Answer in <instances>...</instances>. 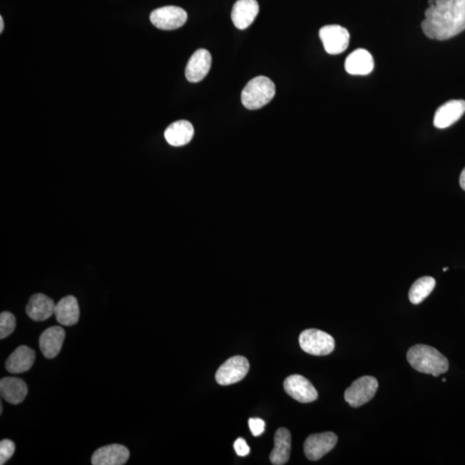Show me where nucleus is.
Segmentation results:
<instances>
[{
    "label": "nucleus",
    "instance_id": "14",
    "mask_svg": "<svg viewBox=\"0 0 465 465\" xmlns=\"http://www.w3.org/2000/svg\"><path fill=\"white\" fill-rule=\"evenodd\" d=\"M260 12L257 0H238L234 3L231 12V19L234 26L239 30L247 29Z\"/></svg>",
    "mask_w": 465,
    "mask_h": 465
},
{
    "label": "nucleus",
    "instance_id": "23",
    "mask_svg": "<svg viewBox=\"0 0 465 465\" xmlns=\"http://www.w3.org/2000/svg\"><path fill=\"white\" fill-rule=\"evenodd\" d=\"M435 285V279L428 276L417 279L409 290V301L412 304L422 303L433 292Z\"/></svg>",
    "mask_w": 465,
    "mask_h": 465
},
{
    "label": "nucleus",
    "instance_id": "4",
    "mask_svg": "<svg viewBox=\"0 0 465 465\" xmlns=\"http://www.w3.org/2000/svg\"><path fill=\"white\" fill-rule=\"evenodd\" d=\"M299 344L304 352L314 356L330 354L335 348L334 338L318 330L303 331L299 336Z\"/></svg>",
    "mask_w": 465,
    "mask_h": 465
},
{
    "label": "nucleus",
    "instance_id": "11",
    "mask_svg": "<svg viewBox=\"0 0 465 465\" xmlns=\"http://www.w3.org/2000/svg\"><path fill=\"white\" fill-rule=\"evenodd\" d=\"M465 101L463 99L450 100L442 104L436 111L433 124L437 129H446L453 125L464 116Z\"/></svg>",
    "mask_w": 465,
    "mask_h": 465
},
{
    "label": "nucleus",
    "instance_id": "3",
    "mask_svg": "<svg viewBox=\"0 0 465 465\" xmlns=\"http://www.w3.org/2000/svg\"><path fill=\"white\" fill-rule=\"evenodd\" d=\"M276 93L274 83L267 77L258 76L251 79L241 93V102L248 110H258L267 106Z\"/></svg>",
    "mask_w": 465,
    "mask_h": 465
},
{
    "label": "nucleus",
    "instance_id": "5",
    "mask_svg": "<svg viewBox=\"0 0 465 465\" xmlns=\"http://www.w3.org/2000/svg\"><path fill=\"white\" fill-rule=\"evenodd\" d=\"M379 389V382L375 377H359L345 391V400L352 408L363 406L372 399Z\"/></svg>",
    "mask_w": 465,
    "mask_h": 465
},
{
    "label": "nucleus",
    "instance_id": "24",
    "mask_svg": "<svg viewBox=\"0 0 465 465\" xmlns=\"http://www.w3.org/2000/svg\"><path fill=\"white\" fill-rule=\"evenodd\" d=\"M16 318L12 313L3 311L0 314V339L3 340L12 334L16 328Z\"/></svg>",
    "mask_w": 465,
    "mask_h": 465
},
{
    "label": "nucleus",
    "instance_id": "15",
    "mask_svg": "<svg viewBox=\"0 0 465 465\" xmlns=\"http://www.w3.org/2000/svg\"><path fill=\"white\" fill-rule=\"evenodd\" d=\"M54 301L44 294H35L30 297L26 306V313L31 320L44 321L55 314Z\"/></svg>",
    "mask_w": 465,
    "mask_h": 465
},
{
    "label": "nucleus",
    "instance_id": "18",
    "mask_svg": "<svg viewBox=\"0 0 465 465\" xmlns=\"http://www.w3.org/2000/svg\"><path fill=\"white\" fill-rule=\"evenodd\" d=\"M28 394L24 381L17 377H5L0 381V395L3 400L12 405L23 403Z\"/></svg>",
    "mask_w": 465,
    "mask_h": 465
},
{
    "label": "nucleus",
    "instance_id": "9",
    "mask_svg": "<svg viewBox=\"0 0 465 465\" xmlns=\"http://www.w3.org/2000/svg\"><path fill=\"white\" fill-rule=\"evenodd\" d=\"M319 36L328 54H341L348 48L350 34L344 27L336 24L324 26L320 30Z\"/></svg>",
    "mask_w": 465,
    "mask_h": 465
},
{
    "label": "nucleus",
    "instance_id": "27",
    "mask_svg": "<svg viewBox=\"0 0 465 465\" xmlns=\"http://www.w3.org/2000/svg\"><path fill=\"white\" fill-rule=\"evenodd\" d=\"M234 448L238 455L241 457L247 456L250 453V447L247 446L246 440L243 438L236 439V442L234 444Z\"/></svg>",
    "mask_w": 465,
    "mask_h": 465
},
{
    "label": "nucleus",
    "instance_id": "13",
    "mask_svg": "<svg viewBox=\"0 0 465 465\" xmlns=\"http://www.w3.org/2000/svg\"><path fill=\"white\" fill-rule=\"evenodd\" d=\"M129 450L124 446L113 444L97 449L93 454V465H122L128 462Z\"/></svg>",
    "mask_w": 465,
    "mask_h": 465
},
{
    "label": "nucleus",
    "instance_id": "8",
    "mask_svg": "<svg viewBox=\"0 0 465 465\" xmlns=\"http://www.w3.org/2000/svg\"><path fill=\"white\" fill-rule=\"evenodd\" d=\"M337 442L338 437L334 433H316L307 437L304 442V454L307 459L319 460L334 448Z\"/></svg>",
    "mask_w": 465,
    "mask_h": 465
},
{
    "label": "nucleus",
    "instance_id": "7",
    "mask_svg": "<svg viewBox=\"0 0 465 465\" xmlns=\"http://www.w3.org/2000/svg\"><path fill=\"white\" fill-rule=\"evenodd\" d=\"M187 13L178 6H165L153 10L150 21L156 28L163 30H177L187 21Z\"/></svg>",
    "mask_w": 465,
    "mask_h": 465
},
{
    "label": "nucleus",
    "instance_id": "22",
    "mask_svg": "<svg viewBox=\"0 0 465 465\" xmlns=\"http://www.w3.org/2000/svg\"><path fill=\"white\" fill-rule=\"evenodd\" d=\"M194 135V128L190 122L180 120L169 126L165 131V138L171 146H182L188 144Z\"/></svg>",
    "mask_w": 465,
    "mask_h": 465
},
{
    "label": "nucleus",
    "instance_id": "19",
    "mask_svg": "<svg viewBox=\"0 0 465 465\" xmlns=\"http://www.w3.org/2000/svg\"><path fill=\"white\" fill-rule=\"evenodd\" d=\"M345 68L352 75H367L372 72L374 61L368 51L359 48L350 54L345 59Z\"/></svg>",
    "mask_w": 465,
    "mask_h": 465
},
{
    "label": "nucleus",
    "instance_id": "26",
    "mask_svg": "<svg viewBox=\"0 0 465 465\" xmlns=\"http://www.w3.org/2000/svg\"><path fill=\"white\" fill-rule=\"evenodd\" d=\"M249 428L253 435L255 437L260 436L265 431V423L261 419H249Z\"/></svg>",
    "mask_w": 465,
    "mask_h": 465
},
{
    "label": "nucleus",
    "instance_id": "17",
    "mask_svg": "<svg viewBox=\"0 0 465 465\" xmlns=\"http://www.w3.org/2000/svg\"><path fill=\"white\" fill-rule=\"evenodd\" d=\"M36 352L27 345H20L9 356L6 368L10 373L20 374L28 372L33 366Z\"/></svg>",
    "mask_w": 465,
    "mask_h": 465
},
{
    "label": "nucleus",
    "instance_id": "30",
    "mask_svg": "<svg viewBox=\"0 0 465 465\" xmlns=\"http://www.w3.org/2000/svg\"><path fill=\"white\" fill-rule=\"evenodd\" d=\"M448 270H449V268H448V267H446V268H444V269H443V271H444V272H446V271H448Z\"/></svg>",
    "mask_w": 465,
    "mask_h": 465
},
{
    "label": "nucleus",
    "instance_id": "20",
    "mask_svg": "<svg viewBox=\"0 0 465 465\" xmlns=\"http://www.w3.org/2000/svg\"><path fill=\"white\" fill-rule=\"evenodd\" d=\"M79 314L78 300L73 296L63 297L55 305V318L63 326L75 325L79 321Z\"/></svg>",
    "mask_w": 465,
    "mask_h": 465
},
{
    "label": "nucleus",
    "instance_id": "28",
    "mask_svg": "<svg viewBox=\"0 0 465 465\" xmlns=\"http://www.w3.org/2000/svg\"><path fill=\"white\" fill-rule=\"evenodd\" d=\"M459 183L460 187H462L463 190L465 191V167L462 171V173L460 174Z\"/></svg>",
    "mask_w": 465,
    "mask_h": 465
},
{
    "label": "nucleus",
    "instance_id": "29",
    "mask_svg": "<svg viewBox=\"0 0 465 465\" xmlns=\"http://www.w3.org/2000/svg\"><path fill=\"white\" fill-rule=\"evenodd\" d=\"M3 30V20L2 16L0 17V33H2Z\"/></svg>",
    "mask_w": 465,
    "mask_h": 465
},
{
    "label": "nucleus",
    "instance_id": "12",
    "mask_svg": "<svg viewBox=\"0 0 465 465\" xmlns=\"http://www.w3.org/2000/svg\"><path fill=\"white\" fill-rule=\"evenodd\" d=\"M212 57L206 50H198L189 59L185 77L188 82L198 83L204 79L211 68Z\"/></svg>",
    "mask_w": 465,
    "mask_h": 465
},
{
    "label": "nucleus",
    "instance_id": "1",
    "mask_svg": "<svg viewBox=\"0 0 465 465\" xmlns=\"http://www.w3.org/2000/svg\"><path fill=\"white\" fill-rule=\"evenodd\" d=\"M428 3L421 29L430 39L448 40L465 30V0H429Z\"/></svg>",
    "mask_w": 465,
    "mask_h": 465
},
{
    "label": "nucleus",
    "instance_id": "25",
    "mask_svg": "<svg viewBox=\"0 0 465 465\" xmlns=\"http://www.w3.org/2000/svg\"><path fill=\"white\" fill-rule=\"evenodd\" d=\"M15 450V444L12 440H1L0 442V464H5L12 457Z\"/></svg>",
    "mask_w": 465,
    "mask_h": 465
},
{
    "label": "nucleus",
    "instance_id": "10",
    "mask_svg": "<svg viewBox=\"0 0 465 465\" xmlns=\"http://www.w3.org/2000/svg\"><path fill=\"white\" fill-rule=\"evenodd\" d=\"M285 392L294 400L302 404H310L318 398L316 388L305 377L301 375H292L285 380Z\"/></svg>",
    "mask_w": 465,
    "mask_h": 465
},
{
    "label": "nucleus",
    "instance_id": "21",
    "mask_svg": "<svg viewBox=\"0 0 465 465\" xmlns=\"http://www.w3.org/2000/svg\"><path fill=\"white\" fill-rule=\"evenodd\" d=\"M292 435L288 429L281 428L277 430L274 436V448L270 454L272 464H287L291 455Z\"/></svg>",
    "mask_w": 465,
    "mask_h": 465
},
{
    "label": "nucleus",
    "instance_id": "6",
    "mask_svg": "<svg viewBox=\"0 0 465 465\" xmlns=\"http://www.w3.org/2000/svg\"><path fill=\"white\" fill-rule=\"evenodd\" d=\"M249 370V362L243 356H234L222 363L216 374V380L221 386L240 382Z\"/></svg>",
    "mask_w": 465,
    "mask_h": 465
},
{
    "label": "nucleus",
    "instance_id": "2",
    "mask_svg": "<svg viewBox=\"0 0 465 465\" xmlns=\"http://www.w3.org/2000/svg\"><path fill=\"white\" fill-rule=\"evenodd\" d=\"M408 362L419 372L439 377L449 370L446 357L435 348L428 345H415L408 350Z\"/></svg>",
    "mask_w": 465,
    "mask_h": 465
},
{
    "label": "nucleus",
    "instance_id": "16",
    "mask_svg": "<svg viewBox=\"0 0 465 465\" xmlns=\"http://www.w3.org/2000/svg\"><path fill=\"white\" fill-rule=\"evenodd\" d=\"M65 337V330L59 326L48 328L41 334L39 345L45 358L54 359L59 354Z\"/></svg>",
    "mask_w": 465,
    "mask_h": 465
}]
</instances>
